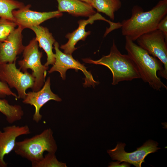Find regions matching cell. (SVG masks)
Masks as SVG:
<instances>
[{
    "label": "cell",
    "instance_id": "obj_7",
    "mask_svg": "<svg viewBox=\"0 0 167 167\" xmlns=\"http://www.w3.org/2000/svg\"><path fill=\"white\" fill-rule=\"evenodd\" d=\"M136 40L139 46L162 63L164 70L161 76L167 79V41L163 33L155 30L141 35Z\"/></svg>",
    "mask_w": 167,
    "mask_h": 167
},
{
    "label": "cell",
    "instance_id": "obj_5",
    "mask_svg": "<svg viewBox=\"0 0 167 167\" xmlns=\"http://www.w3.org/2000/svg\"><path fill=\"white\" fill-rule=\"evenodd\" d=\"M43 56L42 52L39 50L38 42L34 37L29 43L25 46L23 52V59L18 61L19 69L23 72L30 69L35 80L32 88L33 91H37L43 86L45 82L47 70L48 66L42 65L41 59Z\"/></svg>",
    "mask_w": 167,
    "mask_h": 167
},
{
    "label": "cell",
    "instance_id": "obj_4",
    "mask_svg": "<svg viewBox=\"0 0 167 167\" xmlns=\"http://www.w3.org/2000/svg\"><path fill=\"white\" fill-rule=\"evenodd\" d=\"M50 128L30 138L16 141L13 151L17 155L30 161L32 163L39 161L43 158L45 151L55 153L57 145Z\"/></svg>",
    "mask_w": 167,
    "mask_h": 167
},
{
    "label": "cell",
    "instance_id": "obj_11",
    "mask_svg": "<svg viewBox=\"0 0 167 167\" xmlns=\"http://www.w3.org/2000/svg\"><path fill=\"white\" fill-rule=\"evenodd\" d=\"M24 29L18 26L4 41L0 43V65L13 62L16 61L17 56L23 53L25 46L22 43Z\"/></svg>",
    "mask_w": 167,
    "mask_h": 167
},
{
    "label": "cell",
    "instance_id": "obj_20",
    "mask_svg": "<svg viewBox=\"0 0 167 167\" xmlns=\"http://www.w3.org/2000/svg\"><path fill=\"white\" fill-rule=\"evenodd\" d=\"M32 167H66L65 163L59 161L55 153H48L40 161L32 163Z\"/></svg>",
    "mask_w": 167,
    "mask_h": 167
},
{
    "label": "cell",
    "instance_id": "obj_25",
    "mask_svg": "<svg viewBox=\"0 0 167 167\" xmlns=\"http://www.w3.org/2000/svg\"><path fill=\"white\" fill-rule=\"evenodd\" d=\"M80 0L85 2H87L90 4L91 5H92V0Z\"/></svg>",
    "mask_w": 167,
    "mask_h": 167
},
{
    "label": "cell",
    "instance_id": "obj_15",
    "mask_svg": "<svg viewBox=\"0 0 167 167\" xmlns=\"http://www.w3.org/2000/svg\"><path fill=\"white\" fill-rule=\"evenodd\" d=\"M35 33L36 38L38 42L39 46L42 48L46 53L47 62L44 65L48 66L50 65H53L55 62L54 54L53 52V45L56 41L46 27L41 26H37L30 28Z\"/></svg>",
    "mask_w": 167,
    "mask_h": 167
},
{
    "label": "cell",
    "instance_id": "obj_12",
    "mask_svg": "<svg viewBox=\"0 0 167 167\" xmlns=\"http://www.w3.org/2000/svg\"><path fill=\"white\" fill-rule=\"evenodd\" d=\"M51 100L58 102H60L62 100L58 95L54 93L51 91L50 78L48 77L39 90L29 92L26 93L22 102L24 104H29L35 107V111L32 119L35 122L38 123L42 118L40 113L41 109L44 105Z\"/></svg>",
    "mask_w": 167,
    "mask_h": 167
},
{
    "label": "cell",
    "instance_id": "obj_17",
    "mask_svg": "<svg viewBox=\"0 0 167 167\" xmlns=\"http://www.w3.org/2000/svg\"><path fill=\"white\" fill-rule=\"evenodd\" d=\"M0 112L5 116L6 121L10 124L21 120L24 114L21 106L11 105L4 99H0Z\"/></svg>",
    "mask_w": 167,
    "mask_h": 167
},
{
    "label": "cell",
    "instance_id": "obj_21",
    "mask_svg": "<svg viewBox=\"0 0 167 167\" xmlns=\"http://www.w3.org/2000/svg\"><path fill=\"white\" fill-rule=\"evenodd\" d=\"M17 25L9 19L0 18V43L4 41L10 33L15 29Z\"/></svg>",
    "mask_w": 167,
    "mask_h": 167
},
{
    "label": "cell",
    "instance_id": "obj_18",
    "mask_svg": "<svg viewBox=\"0 0 167 167\" xmlns=\"http://www.w3.org/2000/svg\"><path fill=\"white\" fill-rule=\"evenodd\" d=\"M92 6L99 12L104 13L112 20L114 19V13L121 7L120 0H92Z\"/></svg>",
    "mask_w": 167,
    "mask_h": 167
},
{
    "label": "cell",
    "instance_id": "obj_3",
    "mask_svg": "<svg viewBox=\"0 0 167 167\" xmlns=\"http://www.w3.org/2000/svg\"><path fill=\"white\" fill-rule=\"evenodd\" d=\"M82 60L87 63L102 65L108 67L112 74V84L113 85L123 81L140 79L137 68L133 61L128 54L121 53L114 40L108 55L103 56L97 60L88 58L83 59Z\"/></svg>",
    "mask_w": 167,
    "mask_h": 167
},
{
    "label": "cell",
    "instance_id": "obj_1",
    "mask_svg": "<svg viewBox=\"0 0 167 167\" xmlns=\"http://www.w3.org/2000/svg\"><path fill=\"white\" fill-rule=\"evenodd\" d=\"M167 14V0L159 1L149 11L135 6L130 18L121 23L122 34L134 41L141 35L157 29L158 24Z\"/></svg>",
    "mask_w": 167,
    "mask_h": 167
},
{
    "label": "cell",
    "instance_id": "obj_9",
    "mask_svg": "<svg viewBox=\"0 0 167 167\" xmlns=\"http://www.w3.org/2000/svg\"><path fill=\"white\" fill-rule=\"evenodd\" d=\"M55 62L53 66L48 71L49 74L54 71L59 73L62 79L64 80L66 77V72L69 69H75V71L81 70L84 75L85 82L84 84L86 86L92 85L94 87L98 82L95 81L90 72L88 71L86 67L78 61L75 60L72 55L67 54L62 52L59 49V43L55 41L54 44Z\"/></svg>",
    "mask_w": 167,
    "mask_h": 167
},
{
    "label": "cell",
    "instance_id": "obj_13",
    "mask_svg": "<svg viewBox=\"0 0 167 167\" xmlns=\"http://www.w3.org/2000/svg\"><path fill=\"white\" fill-rule=\"evenodd\" d=\"M30 133L27 125L20 126L15 125L7 126L0 131V167H7L8 163L4 160L5 155L13 150L16 140L19 136Z\"/></svg>",
    "mask_w": 167,
    "mask_h": 167
},
{
    "label": "cell",
    "instance_id": "obj_6",
    "mask_svg": "<svg viewBox=\"0 0 167 167\" xmlns=\"http://www.w3.org/2000/svg\"><path fill=\"white\" fill-rule=\"evenodd\" d=\"M17 68L16 61L13 63L0 65V80L6 84L11 88L17 91L19 99H24L26 91L32 88L35 80L32 74L28 71L23 72Z\"/></svg>",
    "mask_w": 167,
    "mask_h": 167
},
{
    "label": "cell",
    "instance_id": "obj_2",
    "mask_svg": "<svg viewBox=\"0 0 167 167\" xmlns=\"http://www.w3.org/2000/svg\"><path fill=\"white\" fill-rule=\"evenodd\" d=\"M125 37V49L137 67L140 79L155 90L167 89L166 86L157 75V71L160 76L162 74L164 70L162 63L128 37Z\"/></svg>",
    "mask_w": 167,
    "mask_h": 167
},
{
    "label": "cell",
    "instance_id": "obj_16",
    "mask_svg": "<svg viewBox=\"0 0 167 167\" xmlns=\"http://www.w3.org/2000/svg\"><path fill=\"white\" fill-rule=\"evenodd\" d=\"M58 11L75 16L89 17L96 13L90 4L80 0H56Z\"/></svg>",
    "mask_w": 167,
    "mask_h": 167
},
{
    "label": "cell",
    "instance_id": "obj_8",
    "mask_svg": "<svg viewBox=\"0 0 167 167\" xmlns=\"http://www.w3.org/2000/svg\"><path fill=\"white\" fill-rule=\"evenodd\" d=\"M158 143L152 140L146 141L137 150L131 152H127L124 150L125 143L117 144L113 149L108 150L107 153L112 159L120 162H125L134 165L136 167H141L144 159L148 154L156 152L161 148L157 147Z\"/></svg>",
    "mask_w": 167,
    "mask_h": 167
},
{
    "label": "cell",
    "instance_id": "obj_22",
    "mask_svg": "<svg viewBox=\"0 0 167 167\" xmlns=\"http://www.w3.org/2000/svg\"><path fill=\"white\" fill-rule=\"evenodd\" d=\"M7 96H12L16 100L19 99L18 95L11 91L8 85L0 80V98H4Z\"/></svg>",
    "mask_w": 167,
    "mask_h": 167
},
{
    "label": "cell",
    "instance_id": "obj_19",
    "mask_svg": "<svg viewBox=\"0 0 167 167\" xmlns=\"http://www.w3.org/2000/svg\"><path fill=\"white\" fill-rule=\"evenodd\" d=\"M25 6L22 2L15 0H0V17L14 22L12 11Z\"/></svg>",
    "mask_w": 167,
    "mask_h": 167
},
{
    "label": "cell",
    "instance_id": "obj_14",
    "mask_svg": "<svg viewBox=\"0 0 167 167\" xmlns=\"http://www.w3.org/2000/svg\"><path fill=\"white\" fill-rule=\"evenodd\" d=\"M87 20L81 19L78 21V28L71 33H67L66 37L68 39L67 42L64 45H61L60 48L63 49L64 53L66 54L72 55L73 53L77 49L75 47L78 42L80 40L84 41L87 36L90 34L91 32H86L85 30L86 26L88 24H92L95 21L101 20L108 22L110 27H113L115 23L106 19L101 15L96 13L94 15L89 17Z\"/></svg>",
    "mask_w": 167,
    "mask_h": 167
},
{
    "label": "cell",
    "instance_id": "obj_10",
    "mask_svg": "<svg viewBox=\"0 0 167 167\" xmlns=\"http://www.w3.org/2000/svg\"><path fill=\"white\" fill-rule=\"evenodd\" d=\"M30 4L25 6L23 7L14 10L12 14L14 22L17 26L24 29H30L32 27L40 25L44 21L54 18L62 16V13L58 10L49 12H40L30 10Z\"/></svg>",
    "mask_w": 167,
    "mask_h": 167
},
{
    "label": "cell",
    "instance_id": "obj_23",
    "mask_svg": "<svg viewBox=\"0 0 167 167\" xmlns=\"http://www.w3.org/2000/svg\"><path fill=\"white\" fill-rule=\"evenodd\" d=\"M161 31L164 34L167 41V15L164 16L159 22L157 29Z\"/></svg>",
    "mask_w": 167,
    "mask_h": 167
},
{
    "label": "cell",
    "instance_id": "obj_24",
    "mask_svg": "<svg viewBox=\"0 0 167 167\" xmlns=\"http://www.w3.org/2000/svg\"><path fill=\"white\" fill-rule=\"evenodd\" d=\"M121 162L118 161L116 162H112L109 163L110 165L108 166L109 167H130V165L129 163L124 162L121 164L120 163Z\"/></svg>",
    "mask_w": 167,
    "mask_h": 167
}]
</instances>
